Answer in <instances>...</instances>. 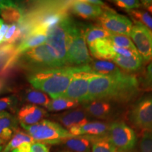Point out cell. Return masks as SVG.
I'll return each instance as SVG.
<instances>
[{
	"label": "cell",
	"instance_id": "cell-1",
	"mask_svg": "<svg viewBox=\"0 0 152 152\" xmlns=\"http://www.w3.org/2000/svg\"><path fill=\"white\" fill-rule=\"evenodd\" d=\"M140 82L136 76L123 71L111 75H96L90 80L85 102L104 100L127 103L136 97Z\"/></svg>",
	"mask_w": 152,
	"mask_h": 152
},
{
	"label": "cell",
	"instance_id": "cell-2",
	"mask_svg": "<svg viewBox=\"0 0 152 152\" xmlns=\"http://www.w3.org/2000/svg\"><path fill=\"white\" fill-rule=\"evenodd\" d=\"M80 66H65L33 72L28 81L35 90L48 94L52 99L61 97L67 90Z\"/></svg>",
	"mask_w": 152,
	"mask_h": 152
},
{
	"label": "cell",
	"instance_id": "cell-3",
	"mask_svg": "<svg viewBox=\"0 0 152 152\" xmlns=\"http://www.w3.org/2000/svg\"><path fill=\"white\" fill-rule=\"evenodd\" d=\"M86 25L71 18L68 30L67 65L83 66L92 61L85 41Z\"/></svg>",
	"mask_w": 152,
	"mask_h": 152
},
{
	"label": "cell",
	"instance_id": "cell-4",
	"mask_svg": "<svg viewBox=\"0 0 152 152\" xmlns=\"http://www.w3.org/2000/svg\"><path fill=\"white\" fill-rule=\"evenodd\" d=\"M21 126L35 142L44 144H58L74 137L60 124L48 120H42L32 125Z\"/></svg>",
	"mask_w": 152,
	"mask_h": 152
},
{
	"label": "cell",
	"instance_id": "cell-5",
	"mask_svg": "<svg viewBox=\"0 0 152 152\" xmlns=\"http://www.w3.org/2000/svg\"><path fill=\"white\" fill-rule=\"evenodd\" d=\"M21 61L33 72L64 67L45 43L23 53Z\"/></svg>",
	"mask_w": 152,
	"mask_h": 152
},
{
	"label": "cell",
	"instance_id": "cell-6",
	"mask_svg": "<svg viewBox=\"0 0 152 152\" xmlns=\"http://www.w3.org/2000/svg\"><path fill=\"white\" fill-rule=\"evenodd\" d=\"M71 17H68L47 33L46 45L59 61L63 66L67 65L68 30Z\"/></svg>",
	"mask_w": 152,
	"mask_h": 152
},
{
	"label": "cell",
	"instance_id": "cell-7",
	"mask_svg": "<svg viewBox=\"0 0 152 152\" xmlns=\"http://www.w3.org/2000/svg\"><path fill=\"white\" fill-rule=\"evenodd\" d=\"M88 65L80 66V70L74 74L67 90L63 94V97L84 103L88 94L89 83L94 77Z\"/></svg>",
	"mask_w": 152,
	"mask_h": 152
},
{
	"label": "cell",
	"instance_id": "cell-8",
	"mask_svg": "<svg viewBox=\"0 0 152 152\" xmlns=\"http://www.w3.org/2000/svg\"><path fill=\"white\" fill-rule=\"evenodd\" d=\"M106 134L118 152L130 151L136 144L135 132L123 122H114L109 125Z\"/></svg>",
	"mask_w": 152,
	"mask_h": 152
},
{
	"label": "cell",
	"instance_id": "cell-9",
	"mask_svg": "<svg viewBox=\"0 0 152 152\" xmlns=\"http://www.w3.org/2000/svg\"><path fill=\"white\" fill-rule=\"evenodd\" d=\"M129 118L137 128L152 130V94L144 95L137 101L131 108Z\"/></svg>",
	"mask_w": 152,
	"mask_h": 152
},
{
	"label": "cell",
	"instance_id": "cell-10",
	"mask_svg": "<svg viewBox=\"0 0 152 152\" xmlns=\"http://www.w3.org/2000/svg\"><path fill=\"white\" fill-rule=\"evenodd\" d=\"M101 27L111 34L130 36L133 24L126 16L117 14L112 10L104 11L98 18Z\"/></svg>",
	"mask_w": 152,
	"mask_h": 152
},
{
	"label": "cell",
	"instance_id": "cell-11",
	"mask_svg": "<svg viewBox=\"0 0 152 152\" xmlns=\"http://www.w3.org/2000/svg\"><path fill=\"white\" fill-rule=\"evenodd\" d=\"M130 37L144 62L152 61V31L140 23L134 21Z\"/></svg>",
	"mask_w": 152,
	"mask_h": 152
},
{
	"label": "cell",
	"instance_id": "cell-12",
	"mask_svg": "<svg viewBox=\"0 0 152 152\" xmlns=\"http://www.w3.org/2000/svg\"><path fill=\"white\" fill-rule=\"evenodd\" d=\"M84 111L88 115L99 119H108L114 114L113 102L104 100H94L83 103Z\"/></svg>",
	"mask_w": 152,
	"mask_h": 152
},
{
	"label": "cell",
	"instance_id": "cell-13",
	"mask_svg": "<svg viewBox=\"0 0 152 152\" xmlns=\"http://www.w3.org/2000/svg\"><path fill=\"white\" fill-rule=\"evenodd\" d=\"M70 11L82 18L92 19L98 18L103 14L104 8L87 1H71Z\"/></svg>",
	"mask_w": 152,
	"mask_h": 152
},
{
	"label": "cell",
	"instance_id": "cell-14",
	"mask_svg": "<svg viewBox=\"0 0 152 152\" xmlns=\"http://www.w3.org/2000/svg\"><path fill=\"white\" fill-rule=\"evenodd\" d=\"M47 112L42 108L33 105H25L18 112V120L20 125H32L41 121L46 116Z\"/></svg>",
	"mask_w": 152,
	"mask_h": 152
},
{
	"label": "cell",
	"instance_id": "cell-15",
	"mask_svg": "<svg viewBox=\"0 0 152 152\" xmlns=\"http://www.w3.org/2000/svg\"><path fill=\"white\" fill-rule=\"evenodd\" d=\"M58 119L68 130L83 126L89 122L88 115L82 109H73L66 111L58 115Z\"/></svg>",
	"mask_w": 152,
	"mask_h": 152
},
{
	"label": "cell",
	"instance_id": "cell-16",
	"mask_svg": "<svg viewBox=\"0 0 152 152\" xmlns=\"http://www.w3.org/2000/svg\"><path fill=\"white\" fill-rule=\"evenodd\" d=\"M109 128V125L105 123L96 121V122H88L78 128H71L68 130V132L74 137L81 135L99 137L107 134Z\"/></svg>",
	"mask_w": 152,
	"mask_h": 152
},
{
	"label": "cell",
	"instance_id": "cell-17",
	"mask_svg": "<svg viewBox=\"0 0 152 152\" xmlns=\"http://www.w3.org/2000/svg\"><path fill=\"white\" fill-rule=\"evenodd\" d=\"M91 54L98 59L113 60L115 56L111 41L109 38L100 39L89 46Z\"/></svg>",
	"mask_w": 152,
	"mask_h": 152
},
{
	"label": "cell",
	"instance_id": "cell-18",
	"mask_svg": "<svg viewBox=\"0 0 152 152\" xmlns=\"http://www.w3.org/2000/svg\"><path fill=\"white\" fill-rule=\"evenodd\" d=\"M46 39L47 35H44V34H33V35L26 36L23 39L22 42L17 47L16 51L14 53V55H13V57L9 61V64L17 59L18 57L20 56L23 53L26 52V51L45 44Z\"/></svg>",
	"mask_w": 152,
	"mask_h": 152
},
{
	"label": "cell",
	"instance_id": "cell-19",
	"mask_svg": "<svg viewBox=\"0 0 152 152\" xmlns=\"http://www.w3.org/2000/svg\"><path fill=\"white\" fill-rule=\"evenodd\" d=\"M0 15L9 23H20L23 18V11L15 3L10 1H1L0 4Z\"/></svg>",
	"mask_w": 152,
	"mask_h": 152
},
{
	"label": "cell",
	"instance_id": "cell-20",
	"mask_svg": "<svg viewBox=\"0 0 152 152\" xmlns=\"http://www.w3.org/2000/svg\"><path fill=\"white\" fill-rule=\"evenodd\" d=\"M94 136L81 135L66 139L65 145L73 152H90Z\"/></svg>",
	"mask_w": 152,
	"mask_h": 152
},
{
	"label": "cell",
	"instance_id": "cell-21",
	"mask_svg": "<svg viewBox=\"0 0 152 152\" xmlns=\"http://www.w3.org/2000/svg\"><path fill=\"white\" fill-rule=\"evenodd\" d=\"M17 121L8 112H0V138L4 141L8 140L13 135L16 129Z\"/></svg>",
	"mask_w": 152,
	"mask_h": 152
},
{
	"label": "cell",
	"instance_id": "cell-22",
	"mask_svg": "<svg viewBox=\"0 0 152 152\" xmlns=\"http://www.w3.org/2000/svg\"><path fill=\"white\" fill-rule=\"evenodd\" d=\"M113 62L125 71L136 72L141 69L143 65V60L141 56L124 57L121 55H115Z\"/></svg>",
	"mask_w": 152,
	"mask_h": 152
},
{
	"label": "cell",
	"instance_id": "cell-23",
	"mask_svg": "<svg viewBox=\"0 0 152 152\" xmlns=\"http://www.w3.org/2000/svg\"><path fill=\"white\" fill-rule=\"evenodd\" d=\"M91 71L95 75H111L121 71L118 67L113 62L105 60H92L88 64Z\"/></svg>",
	"mask_w": 152,
	"mask_h": 152
},
{
	"label": "cell",
	"instance_id": "cell-24",
	"mask_svg": "<svg viewBox=\"0 0 152 152\" xmlns=\"http://www.w3.org/2000/svg\"><path fill=\"white\" fill-rule=\"evenodd\" d=\"M23 99L33 105H40L47 107L51 99L46 94L35 89H27L23 92Z\"/></svg>",
	"mask_w": 152,
	"mask_h": 152
},
{
	"label": "cell",
	"instance_id": "cell-25",
	"mask_svg": "<svg viewBox=\"0 0 152 152\" xmlns=\"http://www.w3.org/2000/svg\"><path fill=\"white\" fill-rule=\"evenodd\" d=\"M111 33L104 29L101 26H86L85 29V41L90 46L95 41L100 39L109 38Z\"/></svg>",
	"mask_w": 152,
	"mask_h": 152
},
{
	"label": "cell",
	"instance_id": "cell-26",
	"mask_svg": "<svg viewBox=\"0 0 152 152\" xmlns=\"http://www.w3.org/2000/svg\"><path fill=\"white\" fill-rule=\"evenodd\" d=\"M92 152H118L111 143L107 134L94 137L92 145Z\"/></svg>",
	"mask_w": 152,
	"mask_h": 152
},
{
	"label": "cell",
	"instance_id": "cell-27",
	"mask_svg": "<svg viewBox=\"0 0 152 152\" xmlns=\"http://www.w3.org/2000/svg\"><path fill=\"white\" fill-rule=\"evenodd\" d=\"M77 105L78 102L61 96L51 100L47 109L49 111H60L63 110L73 109L77 107Z\"/></svg>",
	"mask_w": 152,
	"mask_h": 152
},
{
	"label": "cell",
	"instance_id": "cell-28",
	"mask_svg": "<svg viewBox=\"0 0 152 152\" xmlns=\"http://www.w3.org/2000/svg\"><path fill=\"white\" fill-rule=\"evenodd\" d=\"M35 142L31 136H30L28 133H25L21 131H18L16 134L13 136L10 142L6 146L3 152H10L16 148L18 147L21 144L24 143L32 144Z\"/></svg>",
	"mask_w": 152,
	"mask_h": 152
},
{
	"label": "cell",
	"instance_id": "cell-29",
	"mask_svg": "<svg viewBox=\"0 0 152 152\" xmlns=\"http://www.w3.org/2000/svg\"><path fill=\"white\" fill-rule=\"evenodd\" d=\"M134 21L140 23L152 31V16L147 11L141 9H134L128 13Z\"/></svg>",
	"mask_w": 152,
	"mask_h": 152
},
{
	"label": "cell",
	"instance_id": "cell-30",
	"mask_svg": "<svg viewBox=\"0 0 152 152\" xmlns=\"http://www.w3.org/2000/svg\"><path fill=\"white\" fill-rule=\"evenodd\" d=\"M110 40L113 45L122 48L129 49L130 50L137 51L135 46L133 44L132 41L129 38L128 36L116 35V34H111L109 37Z\"/></svg>",
	"mask_w": 152,
	"mask_h": 152
},
{
	"label": "cell",
	"instance_id": "cell-31",
	"mask_svg": "<svg viewBox=\"0 0 152 152\" xmlns=\"http://www.w3.org/2000/svg\"><path fill=\"white\" fill-rule=\"evenodd\" d=\"M23 37V33L20 29V27L17 23H12L9 27L7 33L4 37L3 42L14 43L19 38Z\"/></svg>",
	"mask_w": 152,
	"mask_h": 152
},
{
	"label": "cell",
	"instance_id": "cell-32",
	"mask_svg": "<svg viewBox=\"0 0 152 152\" xmlns=\"http://www.w3.org/2000/svg\"><path fill=\"white\" fill-rule=\"evenodd\" d=\"M114 4L120 9L129 13L134 9H138L141 7V2L136 0H115Z\"/></svg>",
	"mask_w": 152,
	"mask_h": 152
},
{
	"label": "cell",
	"instance_id": "cell-33",
	"mask_svg": "<svg viewBox=\"0 0 152 152\" xmlns=\"http://www.w3.org/2000/svg\"><path fill=\"white\" fill-rule=\"evenodd\" d=\"M140 148L141 152H152V130L144 131Z\"/></svg>",
	"mask_w": 152,
	"mask_h": 152
},
{
	"label": "cell",
	"instance_id": "cell-34",
	"mask_svg": "<svg viewBox=\"0 0 152 152\" xmlns=\"http://www.w3.org/2000/svg\"><path fill=\"white\" fill-rule=\"evenodd\" d=\"M141 83L144 89L147 90H152V61L146 69Z\"/></svg>",
	"mask_w": 152,
	"mask_h": 152
},
{
	"label": "cell",
	"instance_id": "cell-35",
	"mask_svg": "<svg viewBox=\"0 0 152 152\" xmlns=\"http://www.w3.org/2000/svg\"><path fill=\"white\" fill-rule=\"evenodd\" d=\"M16 104V99L14 96H6L0 99V112L4 110L11 109Z\"/></svg>",
	"mask_w": 152,
	"mask_h": 152
},
{
	"label": "cell",
	"instance_id": "cell-36",
	"mask_svg": "<svg viewBox=\"0 0 152 152\" xmlns=\"http://www.w3.org/2000/svg\"><path fill=\"white\" fill-rule=\"evenodd\" d=\"M30 152H49V149L45 144L34 142L30 144Z\"/></svg>",
	"mask_w": 152,
	"mask_h": 152
},
{
	"label": "cell",
	"instance_id": "cell-37",
	"mask_svg": "<svg viewBox=\"0 0 152 152\" xmlns=\"http://www.w3.org/2000/svg\"><path fill=\"white\" fill-rule=\"evenodd\" d=\"M30 143H24L19 146L18 147L12 150L11 152H30Z\"/></svg>",
	"mask_w": 152,
	"mask_h": 152
},
{
	"label": "cell",
	"instance_id": "cell-38",
	"mask_svg": "<svg viewBox=\"0 0 152 152\" xmlns=\"http://www.w3.org/2000/svg\"><path fill=\"white\" fill-rule=\"evenodd\" d=\"M141 5L144 7L149 14H151L152 16V0H144L140 1Z\"/></svg>",
	"mask_w": 152,
	"mask_h": 152
},
{
	"label": "cell",
	"instance_id": "cell-39",
	"mask_svg": "<svg viewBox=\"0 0 152 152\" xmlns=\"http://www.w3.org/2000/svg\"><path fill=\"white\" fill-rule=\"evenodd\" d=\"M9 26L8 24H3L0 28V43L3 42L4 37L6 33L9 29Z\"/></svg>",
	"mask_w": 152,
	"mask_h": 152
},
{
	"label": "cell",
	"instance_id": "cell-40",
	"mask_svg": "<svg viewBox=\"0 0 152 152\" xmlns=\"http://www.w3.org/2000/svg\"><path fill=\"white\" fill-rule=\"evenodd\" d=\"M87 2L92 4L100 6V7H103L104 4L102 2V1H99V0H87Z\"/></svg>",
	"mask_w": 152,
	"mask_h": 152
},
{
	"label": "cell",
	"instance_id": "cell-41",
	"mask_svg": "<svg viewBox=\"0 0 152 152\" xmlns=\"http://www.w3.org/2000/svg\"><path fill=\"white\" fill-rule=\"evenodd\" d=\"M4 87V82L0 80V92L2 91Z\"/></svg>",
	"mask_w": 152,
	"mask_h": 152
},
{
	"label": "cell",
	"instance_id": "cell-42",
	"mask_svg": "<svg viewBox=\"0 0 152 152\" xmlns=\"http://www.w3.org/2000/svg\"><path fill=\"white\" fill-rule=\"evenodd\" d=\"M4 24V22H3V20H1V18H0V28H1V26H2V25Z\"/></svg>",
	"mask_w": 152,
	"mask_h": 152
},
{
	"label": "cell",
	"instance_id": "cell-43",
	"mask_svg": "<svg viewBox=\"0 0 152 152\" xmlns=\"http://www.w3.org/2000/svg\"><path fill=\"white\" fill-rule=\"evenodd\" d=\"M4 141L3 140H1V139L0 138V145H1V144H4Z\"/></svg>",
	"mask_w": 152,
	"mask_h": 152
},
{
	"label": "cell",
	"instance_id": "cell-44",
	"mask_svg": "<svg viewBox=\"0 0 152 152\" xmlns=\"http://www.w3.org/2000/svg\"><path fill=\"white\" fill-rule=\"evenodd\" d=\"M2 149H3V147L2 146H0V152L2 151Z\"/></svg>",
	"mask_w": 152,
	"mask_h": 152
},
{
	"label": "cell",
	"instance_id": "cell-45",
	"mask_svg": "<svg viewBox=\"0 0 152 152\" xmlns=\"http://www.w3.org/2000/svg\"><path fill=\"white\" fill-rule=\"evenodd\" d=\"M60 152H73V151H60Z\"/></svg>",
	"mask_w": 152,
	"mask_h": 152
},
{
	"label": "cell",
	"instance_id": "cell-46",
	"mask_svg": "<svg viewBox=\"0 0 152 152\" xmlns=\"http://www.w3.org/2000/svg\"><path fill=\"white\" fill-rule=\"evenodd\" d=\"M1 1H0V4H1Z\"/></svg>",
	"mask_w": 152,
	"mask_h": 152
}]
</instances>
